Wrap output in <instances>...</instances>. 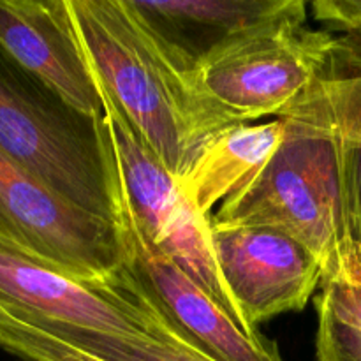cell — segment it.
<instances>
[{"label":"cell","mask_w":361,"mask_h":361,"mask_svg":"<svg viewBox=\"0 0 361 361\" xmlns=\"http://www.w3.org/2000/svg\"><path fill=\"white\" fill-rule=\"evenodd\" d=\"M279 118L286 122L279 150L210 222L277 229L319 259L324 284L348 277L356 263V231L344 141L298 102Z\"/></svg>","instance_id":"cell-1"},{"label":"cell","mask_w":361,"mask_h":361,"mask_svg":"<svg viewBox=\"0 0 361 361\" xmlns=\"http://www.w3.org/2000/svg\"><path fill=\"white\" fill-rule=\"evenodd\" d=\"M67 7L95 80L178 178L203 141L183 78L155 48L123 0H67Z\"/></svg>","instance_id":"cell-2"},{"label":"cell","mask_w":361,"mask_h":361,"mask_svg":"<svg viewBox=\"0 0 361 361\" xmlns=\"http://www.w3.org/2000/svg\"><path fill=\"white\" fill-rule=\"evenodd\" d=\"M309 4L229 42L189 78L201 137L279 116L326 73L337 35L307 27Z\"/></svg>","instance_id":"cell-3"},{"label":"cell","mask_w":361,"mask_h":361,"mask_svg":"<svg viewBox=\"0 0 361 361\" xmlns=\"http://www.w3.org/2000/svg\"><path fill=\"white\" fill-rule=\"evenodd\" d=\"M0 148L67 201L115 222L101 118L74 111L2 46Z\"/></svg>","instance_id":"cell-4"},{"label":"cell","mask_w":361,"mask_h":361,"mask_svg":"<svg viewBox=\"0 0 361 361\" xmlns=\"http://www.w3.org/2000/svg\"><path fill=\"white\" fill-rule=\"evenodd\" d=\"M95 85L102 102L101 127L109 183L126 201L141 235L189 274L249 337L261 338L263 335L247 324L226 286L215 257L210 219L187 200L178 178L134 130L104 87L97 80Z\"/></svg>","instance_id":"cell-5"},{"label":"cell","mask_w":361,"mask_h":361,"mask_svg":"<svg viewBox=\"0 0 361 361\" xmlns=\"http://www.w3.org/2000/svg\"><path fill=\"white\" fill-rule=\"evenodd\" d=\"M0 236L90 284L113 286L123 267L115 222L67 201L2 148Z\"/></svg>","instance_id":"cell-6"},{"label":"cell","mask_w":361,"mask_h":361,"mask_svg":"<svg viewBox=\"0 0 361 361\" xmlns=\"http://www.w3.org/2000/svg\"><path fill=\"white\" fill-rule=\"evenodd\" d=\"M111 192L123 254L113 286L147 302L183 341L215 361H284L275 342L249 337L189 274L154 249L113 185Z\"/></svg>","instance_id":"cell-7"},{"label":"cell","mask_w":361,"mask_h":361,"mask_svg":"<svg viewBox=\"0 0 361 361\" xmlns=\"http://www.w3.org/2000/svg\"><path fill=\"white\" fill-rule=\"evenodd\" d=\"M212 240L226 286L254 330L302 310L326 281L319 259L277 229L212 224Z\"/></svg>","instance_id":"cell-8"},{"label":"cell","mask_w":361,"mask_h":361,"mask_svg":"<svg viewBox=\"0 0 361 361\" xmlns=\"http://www.w3.org/2000/svg\"><path fill=\"white\" fill-rule=\"evenodd\" d=\"M0 305L123 337H155L154 317L115 286L73 277L0 236Z\"/></svg>","instance_id":"cell-9"},{"label":"cell","mask_w":361,"mask_h":361,"mask_svg":"<svg viewBox=\"0 0 361 361\" xmlns=\"http://www.w3.org/2000/svg\"><path fill=\"white\" fill-rule=\"evenodd\" d=\"M169 66L189 78L229 42L295 13L303 0H123ZM192 95V94H190Z\"/></svg>","instance_id":"cell-10"},{"label":"cell","mask_w":361,"mask_h":361,"mask_svg":"<svg viewBox=\"0 0 361 361\" xmlns=\"http://www.w3.org/2000/svg\"><path fill=\"white\" fill-rule=\"evenodd\" d=\"M0 46L74 111L101 118V95L67 0H0Z\"/></svg>","instance_id":"cell-11"},{"label":"cell","mask_w":361,"mask_h":361,"mask_svg":"<svg viewBox=\"0 0 361 361\" xmlns=\"http://www.w3.org/2000/svg\"><path fill=\"white\" fill-rule=\"evenodd\" d=\"M286 134L284 118L240 123L217 130L201 141L178 176L187 200L203 217L252 182L268 166Z\"/></svg>","instance_id":"cell-12"},{"label":"cell","mask_w":361,"mask_h":361,"mask_svg":"<svg viewBox=\"0 0 361 361\" xmlns=\"http://www.w3.org/2000/svg\"><path fill=\"white\" fill-rule=\"evenodd\" d=\"M123 291V289H122ZM126 293V291H123ZM130 300L140 303L141 307L150 312L154 317V331L155 337H123L116 334H106V331L90 330V328L74 326V324L59 323V321L46 319L39 314L20 310L25 316L34 319L46 330L59 337L66 338L71 344L99 356L104 361H215L208 355L201 353L189 342L183 341L176 331L166 324L164 317L152 309L147 302H143L137 296L126 293ZM13 309V307H11Z\"/></svg>","instance_id":"cell-13"},{"label":"cell","mask_w":361,"mask_h":361,"mask_svg":"<svg viewBox=\"0 0 361 361\" xmlns=\"http://www.w3.org/2000/svg\"><path fill=\"white\" fill-rule=\"evenodd\" d=\"M296 102L330 126L345 143L361 145V71L326 73Z\"/></svg>","instance_id":"cell-14"},{"label":"cell","mask_w":361,"mask_h":361,"mask_svg":"<svg viewBox=\"0 0 361 361\" xmlns=\"http://www.w3.org/2000/svg\"><path fill=\"white\" fill-rule=\"evenodd\" d=\"M0 349L21 361H104L6 305H0Z\"/></svg>","instance_id":"cell-15"},{"label":"cell","mask_w":361,"mask_h":361,"mask_svg":"<svg viewBox=\"0 0 361 361\" xmlns=\"http://www.w3.org/2000/svg\"><path fill=\"white\" fill-rule=\"evenodd\" d=\"M309 7L314 20L337 35L326 73L361 71V0H316Z\"/></svg>","instance_id":"cell-16"},{"label":"cell","mask_w":361,"mask_h":361,"mask_svg":"<svg viewBox=\"0 0 361 361\" xmlns=\"http://www.w3.org/2000/svg\"><path fill=\"white\" fill-rule=\"evenodd\" d=\"M317 361H361V331L338 319L316 296Z\"/></svg>","instance_id":"cell-17"},{"label":"cell","mask_w":361,"mask_h":361,"mask_svg":"<svg viewBox=\"0 0 361 361\" xmlns=\"http://www.w3.org/2000/svg\"><path fill=\"white\" fill-rule=\"evenodd\" d=\"M319 298L341 321L361 331V281L337 279L321 288Z\"/></svg>","instance_id":"cell-18"},{"label":"cell","mask_w":361,"mask_h":361,"mask_svg":"<svg viewBox=\"0 0 361 361\" xmlns=\"http://www.w3.org/2000/svg\"><path fill=\"white\" fill-rule=\"evenodd\" d=\"M344 147L345 157H348V176L349 189H351L353 214H355L356 250H358V247L361 245V145H351L344 141Z\"/></svg>","instance_id":"cell-19"},{"label":"cell","mask_w":361,"mask_h":361,"mask_svg":"<svg viewBox=\"0 0 361 361\" xmlns=\"http://www.w3.org/2000/svg\"><path fill=\"white\" fill-rule=\"evenodd\" d=\"M342 279H360L361 281V245L358 247V250H356L355 268H353V271L348 275V277H342Z\"/></svg>","instance_id":"cell-20"}]
</instances>
